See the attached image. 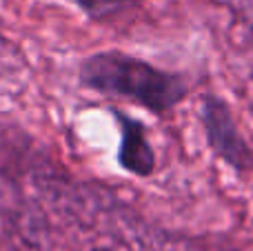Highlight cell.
<instances>
[{
  "instance_id": "cell-1",
  "label": "cell",
  "mask_w": 253,
  "mask_h": 251,
  "mask_svg": "<svg viewBox=\"0 0 253 251\" xmlns=\"http://www.w3.org/2000/svg\"><path fill=\"white\" fill-rule=\"evenodd\" d=\"M83 83L91 89L126 96L151 111H167L184 96L178 76L165 74L138 58L118 51H102L83 65Z\"/></svg>"
},
{
  "instance_id": "cell-4",
  "label": "cell",
  "mask_w": 253,
  "mask_h": 251,
  "mask_svg": "<svg viewBox=\"0 0 253 251\" xmlns=\"http://www.w3.org/2000/svg\"><path fill=\"white\" fill-rule=\"evenodd\" d=\"M76 2L91 16H107V13L125 7L129 0H76Z\"/></svg>"
},
{
  "instance_id": "cell-2",
  "label": "cell",
  "mask_w": 253,
  "mask_h": 251,
  "mask_svg": "<svg viewBox=\"0 0 253 251\" xmlns=\"http://www.w3.org/2000/svg\"><path fill=\"white\" fill-rule=\"evenodd\" d=\"M202 118H205L207 136H209V142L215 154L222 160H227L231 167L240 169V171L249 169L253 163V156H251L249 147H247V142L238 133L236 123H233L227 105L220 102L218 98H209L205 102Z\"/></svg>"
},
{
  "instance_id": "cell-3",
  "label": "cell",
  "mask_w": 253,
  "mask_h": 251,
  "mask_svg": "<svg viewBox=\"0 0 253 251\" xmlns=\"http://www.w3.org/2000/svg\"><path fill=\"white\" fill-rule=\"evenodd\" d=\"M120 123H123L120 165L135 176H149L153 171V149L147 140L142 125L126 116H120Z\"/></svg>"
}]
</instances>
